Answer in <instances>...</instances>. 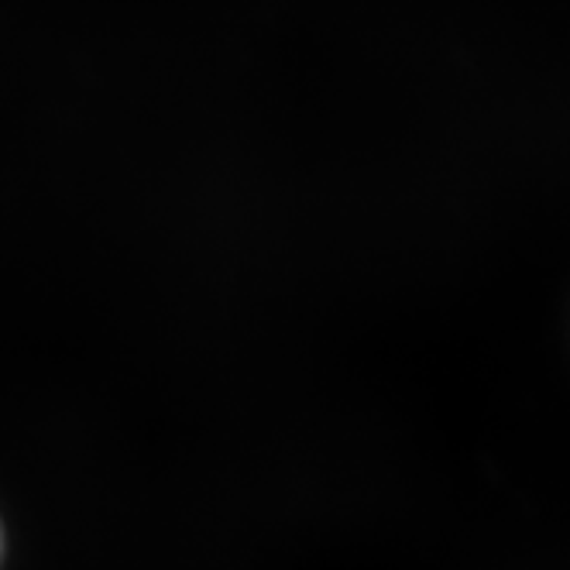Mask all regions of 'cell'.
Returning <instances> with one entry per match:
<instances>
[{
    "label": "cell",
    "instance_id": "cell-1",
    "mask_svg": "<svg viewBox=\"0 0 570 570\" xmlns=\"http://www.w3.org/2000/svg\"><path fill=\"white\" fill-rule=\"evenodd\" d=\"M4 553H8V533H4V522H0V567H4Z\"/></svg>",
    "mask_w": 570,
    "mask_h": 570
}]
</instances>
